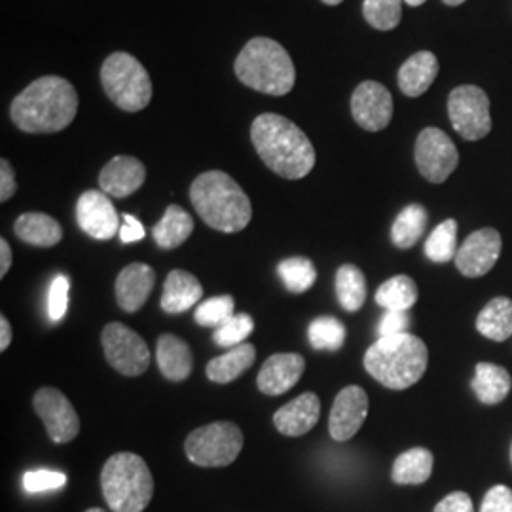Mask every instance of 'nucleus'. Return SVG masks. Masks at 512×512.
Returning <instances> with one entry per match:
<instances>
[{"label":"nucleus","instance_id":"1","mask_svg":"<svg viewBox=\"0 0 512 512\" xmlns=\"http://www.w3.org/2000/svg\"><path fill=\"white\" fill-rule=\"evenodd\" d=\"M251 141L260 160L283 179H304L315 165V148L308 135L285 116L274 112L256 116Z\"/></svg>","mask_w":512,"mask_h":512},{"label":"nucleus","instance_id":"2","mask_svg":"<svg viewBox=\"0 0 512 512\" xmlns=\"http://www.w3.org/2000/svg\"><path fill=\"white\" fill-rule=\"evenodd\" d=\"M78 93L61 76H42L12 101V122L25 133H57L73 124Z\"/></svg>","mask_w":512,"mask_h":512},{"label":"nucleus","instance_id":"3","mask_svg":"<svg viewBox=\"0 0 512 512\" xmlns=\"http://www.w3.org/2000/svg\"><path fill=\"white\" fill-rule=\"evenodd\" d=\"M190 202L207 226L224 234L245 230L253 219V205L245 190L219 169L196 177L190 186Z\"/></svg>","mask_w":512,"mask_h":512},{"label":"nucleus","instance_id":"4","mask_svg":"<svg viewBox=\"0 0 512 512\" xmlns=\"http://www.w3.org/2000/svg\"><path fill=\"white\" fill-rule=\"evenodd\" d=\"M429 365L425 342L414 334L378 338L365 353L366 372L387 389L403 391L418 384Z\"/></svg>","mask_w":512,"mask_h":512},{"label":"nucleus","instance_id":"5","mask_svg":"<svg viewBox=\"0 0 512 512\" xmlns=\"http://www.w3.org/2000/svg\"><path fill=\"white\" fill-rule=\"evenodd\" d=\"M239 82L266 95H287L293 90L296 71L289 52L272 38L249 40L234 63Z\"/></svg>","mask_w":512,"mask_h":512},{"label":"nucleus","instance_id":"6","mask_svg":"<svg viewBox=\"0 0 512 512\" xmlns=\"http://www.w3.org/2000/svg\"><path fill=\"white\" fill-rule=\"evenodd\" d=\"M101 488L112 511L143 512L154 495V478L145 459L120 452L107 459L101 473Z\"/></svg>","mask_w":512,"mask_h":512},{"label":"nucleus","instance_id":"7","mask_svg":"<svg viewBox=\"0 0 512 512\" xmlns=\"http://www.w3.org/2000/svg\"><path fill=\"white\" fill-rule=\"evenodd\" d=\"M101 84L118 109L139 112L152 99V82L147 69L126 52L110 54L101 67Z\"/></svg>","mask_w":512,"mask_h":512},{"label":"nucleus","instance_id":"8","mask_svg":"<svg viewBox=\"0 0 512 512\" xmlns=\"http://www.w3.org/2000/svg\"><path fill=\"white\" fill-rule=\"evenodd\" d=\"M243 450V433L232 421H215L192 431L184 452L194 465L200 467H228Z\"/></svg>","mask_w":512,"mask_h":512},{"label":"nucleus","instance_id":"9","mask_svg":"<svg viewBox=\"0 0 512 512\" xmlns=\"http://www.w3.org/2000/svg\"><path fill=\"white\" fill-rule=\"evenodd\" d=\"M448 114L465 141H480L492 131L490 99L478 86H459L448 97Z\"/></svg>","mask_w":512,"mask_h":512},{"label":"nucleus","instance_id":"10","mask_svg":"<svg viewBox=\"0 0 512 512\" xmlns=\"http://www.w3.org/2000/svg\"><path fill=\"white\" fill-rule=\"evenodd\" d=\"M101 344L109 365L120 374L135 378L145 374L150 366V351L147 342L122 323H109L103 334Z\"/></svg>","mask_w":512,"mask_h":512},{"label":"nucleus","instance_id":"11","mask_svg":"<svg viewBox=\"0 0 512 512\" xmlns=\"http://www.w3.org/2000/svg\"><path fill=\"white\" fill-rule=\"evenodd\" d=\"M459 164L454 141L439 128H425L416 141V165L429 183L442 184Z\"/></svg>","mask_w":512,"mask_h":512},{"label":"nucleus","instance_id":"12","mask_svg":"<svg viewBox=\"0 0 512 512\" xmlns=\"http://www.w3.org/2000/svg\"><path fill=\"white\" fill-rule=\"evenodd\" d=\"M35 410L44 421L48 437L55 444H65L80 433V418L71 401L55 387H42L35 395Z\"/></svg>","mask_w":512,"mask_h":512},{"label":"nucleus","instance_id":"13","mask_svg":"<svg viewBox=\"0 0 512 512\" xmlns=\"http://www.w3.org/2000/svg\"><path fill=\"white\" fill-rule=\"evenodd\" d=\"M351 114L366 131H382L393 118V97L384 84L366 80L351 95Z\"/></svg>","mask_w":512,"mask_h":512},{"label":"nucleus","instance_id":"14","mask_svg":"<svg viewBox=\"0 0 512 512\" xmlns=\"http://www.w3.org/2000/svg\"><path fill=\"white\" fill-rule=\"evenodd\" d=\"M78 226L93 239L107 241L120 234V217L109 196L99 190L84 192L76 203Z\"/></svg>","mask_w":512,"mask_h":512},{"label":"nucleus","instance_id":"15","mask_svg":"<svg viewBox=\"0 0 512 512\" xmlns=\"http://www.w3.org/2000/svg\"><path fill=\"white\" fill-rule=\"evenodd\" d=\"M501 247V234L494 228H482L459 245L454 262L465 277H482L494 268L501 256Z\"/></svg>","mask_w":512,"mask_h":512},{"label":"nucleus","instance_id":"16","mask_svg":"<svg viewBox=\"0 0 512 512\" xmlns=\"http://www.w3.org/2000/svg\"><path fill=\"white\" fill-rule=\"evenodd\" d=\"M366 416H368V395L365 389L359 385H348L336 395L332 404L329 420L330 437L336 442L353 439L363 427Z\"/></svg>","mask_w":512,"mask_h":512},{"label":"nucleus","instance_id":"17","mask_svg":"<svg viewBox=\"0 0 512 512\" xmlns=\"http://www.w3.org/2000/svg\"><path fill=\"white\" fill-rule=\"evenodd\" d=\"M304 370L306 359L300 353H275L260 368L256 385L264 395L277 397L293 389L300 382Z\"/></svg>","mask_w":512,"mask_h":512},{"label":"nucleus","instance_id":"18","mask_svg":"<svg viewBox=\"0 0 512 512\" xmlns=\"http://www.w3.org/2000/svg\"><path fill=\"white\" fill-rule=\"evenodd\" d=\"M147 179V169L133 156H114L99 173L101 192L112 198H128L135 194Z\"/></svg>","mask_w":512,"mask_h":512},{"label":"nucleus","instance_id":"19","mask_svg":"<svg viewBox=\"0 0 512 512\" xmlns=\"http://www.w3.org/2000/svg\"><path fill=\"white\" fill-rule=\"evenodd\" d=\"M156 285V272L143 262L126 266L114 285L118 306L128 313H135L145 306L148 296Z\"/></svg>","mask_w":512,"mask_h":512},{"label":"nucleus","instance_id":"20","mask_svg":"<svg viewBox=\"0 0 512 512\" xmlns=\"http://www.w3.org/2000/svg\"><path fill=\"white\" fill-rule=\"evenodd\" d=\"M321 418V401L315 393H302L291 403L281 406L274 414L275 429L287 437H302L310 433Z\"/></svg>","mask_w":512,"mask_h":512},{"label":"nucleus","instance_id":"21","mask_svg":"<svg viewBox=\"0 0 512 512\" xmlns=\"http://www.w3.org/2000/svg\"><path fill=\"white\" fill-rule=\"evenodd\" d=\"M156 359H158L160 372L169 382H184L194 368L192 349L183 338L175 334L160 336L158 348H156Z\"/></svg>","mask_w":512,"mask_h":512},{"label":"nucleus","instance_id":"22","mask_svg":"<svg viewBox=\"0 0 512 512\" xmlns=\"http://www.w3.org/2000/svg\"><path fill=\"white\" fill-rule=\"evenodd\" d=\"M202 296V283L196 275L184 270H173L165 279L162 310L165 313H183L196 306Z\"/></svg>","mask_w":512,"mask_h":512},{"label":"nucleus","instance_id":"23","mask_svg":"<svg viewBox=\"0 0 512 512\" xmlns=\"http://www.w3.org/2000/svg\"><path fill=\"white\" fill-rule=\"evenodd\" d=\"M439 74V59L431 52H418L404 61L399 71V88L406 97H420Z\"/></svg>","mask_w":512,"mask_h":512},{"label":"nucleus","instance_id":"24","mask_svg":"<svg viewBox=\"0 0 512 512\" xmlns=\"http://www.w3.org/2000/svg\"><path fill=\"white\" fill-rule=\"evenodd\" d=\"M471 387L480 403H503L511 393V374L503 366L494 365V363H478Z\"/></svg>","mask_w":512,"mask_h":512},{"label":"nucleus","instance_id":"25","mask_svg":"<svg viewBox=\"0 0 512 512\" xmlns=\"http://www.w3.org/2000/svg\"><path fill=\"white\" fill-rule=\"evenodd\" d=\"M14 232L23 243L33 247H54L63 239L61 224L46 213L21 215L14 224Z\"/></svg>","mask_w":512,"mask_h":512},{"label":"nucleus","instance_id":"26","mask_svg":"<svg viewBox=\"0 0 512 512\" xmlns=\"http://www.w3.org/2000/svg\"><path fill=\"white\" fill-rule=\"evenodd\" d=\"M256 359V348L253 344H241L230 349L228 353L215 357L207 365V378L215 384H230L239 378L245 370H249Z\"/></svg>","mask_w":512,"mask_h":512},{"label":"nucleus","instance_id":"27","mask_svg":"<svg viewBox=\"0 0 512 512\" xmlns=\"http://www.w3.org/2000/svg\"><path fill=\"white\" fill-rule=\"evenodd\" d=\"M192 232H194V220L181 205L173 203L165 209L164 217L154 226L152 236L162 249L171 251L181 247L184 241L192 236Z\"/></svg>","mask_w":512,"mask_h":512},{"label":"nucleus","instance_id":"28","mask_svg":"<svg viewBox=\"0 0 512 512\" xmlns=\"http://www.w3.org/2000/svg\"><path fill=\"white\" fill-rule=\"evenodd\" d=\"M476 330L494 342H505L512 336V300L497 296L476 317Z\"/></svg>","mask_w":512,"mask_h":512},{"label":"nucleus","instance_id":"29","mask_svg":"<svg viewBox=\"0 0 512 512\" xmlns=\"http://www.w3.org/2000/svg\"><path fill=\"white\" fill-rule=\"evenodd\" d=\"M435 458L427 448H410L393 463L391 478L401 486H418L433 475Z\"/></svg>","mask_w":512,"mask_h":512},{"label":"nucleus","instance_id":"30","mask_svg":"<svg viewBox=\"0 0 512 512\" xmlns=\"http://www.w3.org/2000/svg\"><path fill=\"white\" fill-rule=\"evenodd\" d=\"M427 211L420 203L404 207L391 226V241L399 249H412L427 228Z\"/></svg>","mask_w":512,"mask_h":512},{"label":"nucleus","instance_id":"31","mask_svg":"<svg viewBox=\"0 0 512 512\" xmlns=\"http://www.w3.org/2000/svg\"><path fill=\"white\" fill-rule=\"evenodd\" d=\"M376 302L385 311H408L418 302V285L408 275H395L376 291Z\"/></svg>","mask_w":512,"mask_h":512},{"label":"nucleus","instance_id":"32","mask_svg":"<svg viewBox=\"0 0 512 512\" xmlns=\"http://www.w3.org/2000/svg\"><path fill=\"white\" fill-rule=\"evenodd\" d=\"M336 296L349 313L361 310L366 300L365 274L355 264H344L336 272Z\"/></svg>","mask_w":512,"mask_h":512},{"label":"nucleus","instance_id":"33","mask_svg":"<svg viewBox=\"0 0 512 512\" xmlns=\"http://www.w3.org/2000/svg\"><path fill=\"white\" fill-rule=\"evenodd\" d=\"M458 249V222L454 219L440 222L425 241V255L437 264L456 260Z\"/></svg>","mask_w":512,"mask_h":512},{"label":"nucleus","instance_id":"34","mask_svg":"<svg viewBox=\"0 0 512 512\" xmlns=\"http://www.w3.org/2000/svg\"><path fill=\"white\" fill-rule=\"evenodd\" d=\"M277 274L281 277L287 291L294 294L306 293L317 281V270L310 258L304 256H293L283 260L277 266Z\"/></svg>","mask_w":512,"mask_h":512},{"label":"nucleus","instance_id":"35","mask_svg":"<svg viewBox=\"0 0 512 512\" xmlns=\"http://www.w3.org/2000/svg\"><path fill=\"white\" fill-rule=\"evenodd\" d=\"M308 338L317 351H338L346 344V327L336 317H317L311 321Z\"/></svg>","mask_w":512,"mask_h":512},{"label":"nucleus","instance_id":"36","mask_svg":"<svg viewBox=\"0 0 512 512\" xmlns=\"http://www.w3.org/2000/svg\"><path fill=\"white\" fill-rule=\"evenodd\" d=\"M363 16L378 31H393L403 18V0H365Z\"/></svg>","mask_w":512,"mask_h":512},{"label":"nucleus","instance_id":"37","mask_svg":"<svg viewBox=\"0 0 512 512\" xmlns=\"http://www.w3.org/2000/svg\"><path fill=\"white\" fill-rule=\"evenodd\" d=\"M236 302H234V296L230 294H222V296H213L209 300L202 302L196 313H194V319L198 325L202 327H213V329H219L222 327L228 319H232L236 313Z\"/></svg>","mask_w":512,"mask_h":512},{"label":"nucleus","instance_id":"38","mask_svg":"<svg viewBox=\"0 0 512 512\" xmlns=\"http://www.w3.org/2000/svg\"><path fill=\"white\" fill-rule=\"evenodd\" d=\"M255 330V321L249 313H236L232 319H228L222 327L215 329V342L220 348H236L245 344L247 336H251V332Z\"/></svg>","mask_w":512,"mask_h":512},{"label":"nucleus","instance_id":"39","mask_svg":"<svg viewBox=\"0 0 512 512\" xmlns=\"http://www.w3.org/2000/svg\"><path fill=\"white\" fill-rule=\"evenodd\" d=\"M67 484V476L59 471H29L23 476V488L31 494L48 492V490H59Z\"/></svg>","mask_w":512,"mask_h":512},{"label":"nucleus","instance_id":"40","mask_svg":"<svg viewBox=\"0 0 512 512\" xmlns=\"http://www.w3.org/2000/svg\"><path fill=\"white\" fill-rule=\"evenodd\" d=\"M69 289H71V281L65 275H57L52 281L50 287V296H48V311H50V319L57 323L65 317L67 306H69Z\"/></svg>","mask_w":512,"mask_h":512},{"label":"nucleus","instance_id":"41","mask_svg":"<svg viewBox=\"0 0 512 512\" xmlns=\"http://www.w3.org/2000/svg\"><path fill=\"white\" fill-rule=\"evenodd\" d=\"M480 512H512V490L507 486H494L484 495Z\"/></svg>","mask_w":512,"mask_h":512},{"label":"nucleus","instance_id":"42","mask_svg":"<svg viewBox=\"0 0 512 512\" xmlns=\"http://www.w3.org/2000/svg\"><path fill=\"white\" fill-rule=\"evenodd\" d=\"M408 327H410L408 311H385V315L378 325V334H380V338L397 336V334H404Z\"/></svg>","mask_w":512,"mask_h":512},{"label":"nucleus","instance_id":"43","mask_svg":"<svg viewBox=\"0 0 512 512\" xmlns=\"http://www.w3.org/2000/svg\"><path fill=\"white\" fill-rule=\"evenodd\" d=\"M433 512H475V507L465 492H454L446 495Z\"/></svg>","mask_w":512,"mask_h":512},{"label":"nucleus","instance_id":"44","mask_svg":"<svg viewBox=\"0 0 512 512\" xmlns=\"http://www.w3.org/2000/svg\"><path fill=\"white\" fill-rule=\"evenodd\" d=\"M18 190V183H16V173L12 164L2 158L0 160V202H8Z\"/></svg>","mask_w":512,"mask_h":512},{"label":"nucleus","instance_id":"45","mask_svg":"<svg viewBox=\"0 0 512 512\" xmlns=\"http://www.w3.org/2000/svg\"><path fill=\"white\" fill-rule=\"evenodd\" d=\"M145 238V226L133 215H124V224L120 226L122 243H135Z\"/></svg>","mask_w":512,"mask_h":512},{"label":"nucleus","instance_id":"46","mask_svg":"<svg viewBox=\"0 0 512 512\" xmlns=\"http://www.w3.org/2000/svg\"><path fill=\"white\" fill-rule=\"evenodd\" d=\"M10 266H12V249H10L8 241L2 238L0 239V277L8 274Z\"/></svg>","mask_w":512,"mask_h":512},{"label":"nucleus","instance_id":"47","mask_svg":"<svg viewBox=\"0 0 512 512\" xmlns=\"http://www.w3.org/2000/svg\"><path fill=\"white\" fill-rule=\"evenodd\" d=\"M12 342V327L6 315H0V351H6Z\"/></svg>","mask_w":512,"mask_h":512},{"label":"nucleus","instance_id":"48","mask_svg":"<svg viewBox=\"0 0 512 512\" xmlns=\"http://www.w3.org/2000/svg\"><path fill=\"white\" fill-rule=\"evenodd\" d=\"M404 2H406L408 6H414V8H416V6H421V4H425L427 0H404Z\"/></svg>","mask_w":512,"mask_h":512},{"label":"nucleus","instance_id":"49","mask_svg":"<svg viewBox=\"0 0 512 512\" xmlns=\"http://www.w3.org/2000/svg\"><path fill=\"white\" fill-rule=\"evenodd\" d=\"M444 4H448V6H459V4H463L465 0H442Z\"/></svg>","mask_w":512,"mask_h":512},{"label":"nucleus","instance_id":"50","mask_svg":"<svg viewBox=\"0 0 512 512\" xmlns=\"http://www.w3.org/2000/svg\"><path fill=\"white\" fill-rule=\"evenodd\" d=\"M325 4H329V6H338V4H342L344 0H323Z\"/></svg>","mask_w":512,"mask_h":512},{"label":"nucleus","instance_id":"51","mask_svg":"<svg viewBox=\"0 0 512 512\" xmlns=\"http://www.w3.org/2000/svg\"><path fill=\"white\" fill-rule=\"evenodd\" d=\"M86 512H107V511H103V509H97V507H95V509H88V511Z\"/></svg>","mask_w":512,"mask_h":512},{"label":"nucleus","instance_id":"52","mask_svg":"<svg viewBox=\"0 0 512 512\" xmlns=\"http://www.w3.org/2000/svg\"><path fill=\"white\" fill-rule=\"evenodd\" d=\"M511 461H512V446H511Z\"/></svg>","mask_w":512,"mask_h":512}]
</instances>
